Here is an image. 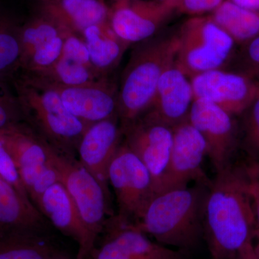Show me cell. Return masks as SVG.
<instances>
[{
	"label": "cell",
	"mask_w": 259,
	"mask_h": 259,
	"mask_svg": "<svg viewBox=\"0 0 259 259\" xmlns=\"http://www.w3.org/2000/svg\"><path fill=\"white\" fill-rule=\"evenodd\" d=\"M178 47L177 29L158 33L135 47L118 87V116L122 125L147 111L160 78L176 60Z\"/></svg>",
	"instance_id": "cell-3"
},
{
	"label": "cell",
	"mask_w": 259,
	"mask_h": 259,
	"mask_svg": "<svg viewBox=\"0 0 259 259\" xmlns=\"http://www.w3.org/2000/svg\"><path fill=\"white\" fill-rule=\"evenodd\" d=\"M12 82L24 120L51 146L73 155L90 125L71 113L45 80L20 73Z\"/></svg>",
	"instance_id": "cell-4"
},
{
	"label": "cell",
	"mask_w": 259,
	"mask_h": 259,
	"mask_svg": "<svg viewBox=\"0 0 259 259\" xmlns=\"http://www.w3.org/2000/svg\"><path fill=\"white\" fill-rule=\"evenodd\" d=\"M231 1L242 8H246L256 13L259 11V0H231Z\"/></svg>",
	"instance_id": "cell-35"
},
{
	"label": "cell",
	"mask_w": 259,
	"mask_h": 259,
	"mask_svg": "<svg viewBox=\"0 0 259 259\" xmlns=\"http://www.w3.org/2000/svg\"><path fill=\"white\" fill-rule=\"evenodd\" d=\"M0 176L16 189L24 197L30 199L13 158L0 139Z\"/></svg>",
	"instance_id": "cell-29"
},
{
	"label": "cell",
	"mask_w": 259,
	"mask_h": 259,
	"mask_svg": "<svg viewBox=\"0 0 259 259\" xmlns=\"http://www.w3.org/2000/svg\"><path fill=\"white\" fill-rule=\"evenodd\" d=\"M21 25L15 15L0 5V79L12 80L20 71Z\"/></svg>",
	"instance_id": "cell-25"
},
{
	"label": "cell",
	"mask_w": 259,
	"mask_h": 259,
	"mask_svg": "<svg viewBox=\"0 0 259 259\" xmlns=\"http://www.w3.org/2000/svg\"><path fill=\"white\" fill-rule=\"evenodd\" d=\"M123 142L148 168L156 185L166 171L173 145V128L141 116L122 125Z\"/></svg>",
	"instance_id": "cell-14"
},
{
	"label": "cell",
	"mask_w": 259,
	"mask_h": 259,
	"mask_svg": "<svg viewBox=\"0 0 259 259\" xmlns=\"http://www.w3.org/2000/svg\"><path fill=\"white\" fill-rule=\"evenodd\" d=\"M234 259H259L253 248V242H250L243 246Z\"/></svg>",
	"instance_id": "cell-34"
},
{
	"label": "cell",
	"mask_w": 259,
	"mask_h": 259,
	"mask_svg": "<svg viewBox=\"0 0 259 259\" xmlns=\"http://www.w3.org/2000/svg\"><path fill=\"white\" fill-rule=\"evenodd\" d=\"M8 81L0 79V100L9 98V97H14L15 95V92L10 90Z\"/></svg>",
	"instance_id": "cell-36"
},
{
	"label": "cell",
	"mask_w": 259,
	"mask_h": 259,
	"mask_svg": "<svg viewBox=\"0 0 259 259\" xmlns=\"http://www.w3.org/2000/svg\"><path fill=\"white\" fill-rule=\"evenodd\" d=\"M23 120V112L16 95L0 100V131Z\"/></svg>",
	"instance_id": "cell-30"
},
{
	"label": "cell",
	"mask_w": 259,
	"mask_h": 259,
	"mask_svg": "<svg viewBox=\"0 0 259 259\" xmlns=\"http://www.w3.org/2000/svg\"><path fill=\"white\" fill-rule=\"evenodd\" d=\"M246 171L249 176L253 177L259 182V160L253 161Z\"/></svg>",
	"instance_id": "cell-37"
},
{
	"label": "cell",
	"mask_w": 259,
	"mask_h": 259,
	"mask_svg": "<svg viewBox=\"0 0 259 259\" xmlns=\"http://www.w3.org/2000/svg\"><path fill=\"white\" fill-rule=\"evenodd\" d=\"M45 219L30 199L0 176V232H44Z\"/></svg>",
	"instance_id": "cell-21"
},
{
	"label": "cell",
	"mask_w": 259,
	"mask_h": 259,
	"mask_svg": "<svg viewBox=\"0 0 259 259\" xmlns=\"http://www.w3.org/2000/svg\"><path fill=\"white\" fill-rule=\"evenodd\" d=\"M193 101L191 80L175 61L162 74L153 101L141 116L173 128L188 120Z\"/></svg>",
	"instance_id": "cell-15"
},
{
	"label": "cell",
	"mask_w": 259,
	"mask_h": 259,
	"mask_svg": "<svg viewBox=\"0 0 259 259\" xmlns=\"http://www.w3.org/2000/svg\"><path fill=\"white\" fill-rule=\"evenodd\" d=\"M233 116L212 102L194 100L189 122L205 141L207 156L216 173L226 169L236 144V126Z\"/></svg>",
	"instance_id": "cell-11"
},
{
	"label": "cell",
	"mask_w": 259,
	"mask_h": 259,
	"mask_svg": "<svg viewBox=\"0 0 259 259\" xmlns=\"http://www.w3.org/2000/svg\"><path fill=\"white\" fill-rule=\"evenodd\" d=\"M225 0H182L177 12L190 16L210 14L217 9Z\"/></svg>",
	"instance_id": "cell-31"
},
{
	"label": "cell",
	"mask_w": 259,
	"mask_h": 259,
	"mask_svg": "<svg viewBox=\"0 0 259 259\" xmlns=\"http://www.w3.org/2000/svg\"><path fill=\"white\" fill-rule=\"evenodd\" d=\"M25 74L33 75L49 82L65 87L88 86L110 79V76H102L95 69L61 56L49 69Z\"/></svg>",
	"instance_id": "cell-26"
},
{
	"label": "cell",
	"mask_w": 259,
	"mask_h": 259,
	"mask_svg": "<svg viewBox=\"0 0 259 259\" xmlns=\"http://www.w3.org/2000/svg\"><path fill=\"white\" fill-rule=\"evenodd\" d=\"M119 116L91 124L80 139L76 152L81 164L107 188V170L122 144L123 129Z\"/></svg>",
	"instance_id": "cell-18"
},
{
	"label": "cell",
	"mask_w": 259,
	"mask_h": 259,
	"mask_svg": "<svg viewBox=\"0 0 259 259\" xmlns=\"http://www.w3.org/2000/svg\"><path fill=\"white\" fill-rule=\"evenodd\" d=\"M123 1V0H115V2Z\"/></svg>",
	"instance_id": "cell-40"
},
{
	"label": "cell",
	"mask_w": 259,
	"mask_h": 259,
	"mask_svg": "<svg viewBox=\"0 0 259 259\" xmlns=\"http://www.w3.org/2000/svg\"><path fill=\"white\" fill-rule=\"evenodd\" d=\"M112 225L95 259H185V252L152 241L132 227Z\"/></svg>",
	"instance_id": "cell-19"
},
{
	"label": "cell",
	"mask_w": 259,
	"mask_h": 259,
	"mask_svg": "<svg viewBox=\"0 0 259 259\" xmlns=\"http://www.w3.org/2000/svg\"><path fill=\"white\" fill-rule=\"evenodd\" d=\"M82 37L94 69L102 76H110L120 62L128 44L115 35L110 22L87 28Z\"/></svg>",
	"instance_id": "cell-22"
},
{
	"label": "cell",
	"mask_w": 259,
	"mask_h": 259,
	"mask_svg": "<svg viewBox=\"0 0 259 259\" xmlns=\"http://www.w3.org/2000/svg\"><path fill=\"white\" fill-rule=\"evenodd\" d=\"M35 11L51 19L67 33L81 37L87 28L110 22L111 15L103 0L40 2Z\"/></svg>",
	"instance_id": "cell-20"
},
{
	"label": "cell",
	"mask_w": 259,
	"mask_h": 259,
	"mask_svg": "<svg viewBox=\"0 0 259 259\" xmlns=\"http://www.w3.org/2000/svg\"><path fill=\"white\" fill-rule=\"evenodd\" d=\"M107 182L113 188L118 206L115 223H137L154 195V182L144 163L123 141L109 165Z\"/></svg>",
	"instance_id": "cell-7"
},
{
	"label": "cell",
	"mask_w": 259,
	"mask_h": 259,
	"mask_svg": "<svg viewBox=\"0 0 259 259\" xmlns=\"http://www.w3.org/2000/svg\"><path fill=\"white\" fill-rule=\"evenodd\" d=\"M175 7L156 0L116 2L111 9L110 23L116 35L125 44H139L161 31L172 15Z\"/></svg>",
	"instance_id": "cell-10"
},
{
	"label": "cell",
	"mask_w": 259,
	"mask_h": 259,
	"mask_svg": "<svg viewBox=\"0 0 259 259\" xmlns=\"http://www.w3.org/2000/svg\"><path fill=\"white\" fill-rule=\"evenodd\" d=\"M156 1L164 3V4L171 5V6L175 7L177 9H178V7L180 6L182 0H156Z\"/></svg>",
	"instance_id": "cell-38"
},
{
	"label": "cell",
	"mask_w": 259,
	"mask_h": 259,
	"mask_svg": "<svg viewBox=\"0 0 259 259\" xmlns=\"http://www.w3.org/2000/svg\"><path fill=\"white\" fill-rule=\"evenodd\" d=\"M244 53L247 64L259 68V35L248 42Z\"/></svg>",
	"instance_id": "cell-33"
},
{
	"label": "cell",
	"mask_w": 259,
	"mask_h": 259,
	"mask_svg": "<svg viewBox=\"0 0 259 259\" xmlns=\"http://www.w3.org/2000/svg\"><path fill=\"white\" fill-rule=\"evenodd\" d=\"M208 185L197 184L155 194L139 221L127 226L152 236L165 246L183 252L192 249L204 237Z\"/></svg>",
	"instance_id": "cell-2"
},
{
	"label": "cell",
	"mask_w": 259,
	"mask_h": 259,
	"mask_svg": "<svg viewBox=\"0 0 259 259\" xmlns=\"http://www.w3.org/2000/svg\"><path fill=\"white\" fill-rule=\"evenodd\" d=\"M44 232H0V259H68L46 238Z\"/></svg>",
	"instance_id": "cell-23"
},
{
	"label": "cell",
	"mask_w": 259,
	"mask_h": 259,
	"mask_svg": "<svg viewBox=\"0 0 259 259\" xmlns=\"http://www.w3.org/2000/svg\"><path fill=\"white\" fill-rule=\"evenodd\" d=\"M51 156L59 182L67 190L83 224L96 241L107 222V187L72 154L51 146Z\"/></svg>",
	"instance_id": "cell-8"
},
{
	"label": "cell",
	"mask_w": 259,
	"mask_h": 259,
	"mask_svg": "<svg viewBox=\"0 0 259 259\" xmlns=\"http://www.w3.org/2000/svg\"><path fill=\"white\" fill-rule=\"evenodd\" d=\"M194 100L212 102L232 115L246 110L258 95V88L243 75L215 69L191 78Z\"/></svg>",
	"instance_id": "cell-13"
},
{
	"label": "cell",
	"mask_w": 259,
	"mask_h": 259,
	"mask_svg": "<svg viewBox=\"0 0 259 259\" xmlns=\"http://www.w3.org/2000/svg\"><path fill=\"white\" fill-rule=\"evenodd\" d=\"M37 207L56 229L77 243L76 259H87L93 253L96 241L87 229L72 199L60 182L46 190Z\"/></svg>",
	"instance_id": "cell-16"
},
{
	"label": "cell",
	"mask_w": 259,
	"mask_h": 259,
	"mask_svg": "<svg viewBox=\"0 0 259 259\" xmlns=\"http://www.w3.org/2000/svg\"><path fill=\"white\" fill-rule=\"evenodd\" d=\"M173 134L169 161L154 194L187 187L192 182L207 185L210 183L202 169L207 148L202 135L189 120L173 127Z\"/></svg>",
	"instance_id": "cell-9"
},
{
	"label": "cell",
	"mask_w": 259,
	"mask_h": 259,
	"mask_svg": "<svg viewBox=\"0 0 259 259\" xmlns=\"http://www.w3.org/2000/svg\"><path fill=\"white\" fill-rule=\"evenodd\" d=\"M68 34L51 19L35 11L20 28V73L33 74L49 69L62 54Z\"/></svg>",
	"instance_id": "cell-12"
},
{
	"label": "cell",
	"mask_w": 259,
	"mask_h": 259,
	"mask_svg": "<svg viewBox=\"0 0 259 259\" xmlns=\"http://www.w3.org/2000/svg\"><path fill=\"white\" fill-rule=\"evenodd\" d=\"M0 139L16 165L30 200L37 207L46 190L59 182L50 145L23 120L2 130Z\"/></svg>",
	"instance_id": "cell-6"
},
{
	"label": "cell",
	"mask_w": 259,
	"mask_h": 259,
	"mask_svg": "<svg viewBox=\"0 0 259 259\" xmlns=\"http://www.w3.org/2000/svg\"><path fill=\"white\" fill-rule=\"evenodd\" d=\"M61 56L95 69L90 61L86 44L83 37L79 35L74 34H68L66 35L64 38Z\"/></svg>",
	"instance_id": "cell-28"
},
{
	"label": "cell",
	"mask_w": 259,
	"mask_h": 259,
	"mask_svg": "<svg viewBox=\"0 0 259 259\" xmlns=\"http://www.w3.org/2000/svg\"><path fill=\"white\" fill-rule=\"evenodd\" d=\"M255 212L248 176L232 166L216 173L207 187L204 237L212 259H234L253 242Z\"/></svg>",
	"instance_id": "cell-1"
},
{
	"label": "cell",
	"mask_w": 259,
	"mask_h": 259,
	"mask_svg": "<svg viewBox=\"0 0 259 259\" xmlns=\"http://www.w3.org/2000/svg\"><path fill=\"white\" fill-rule=\"evenodd\" d=\"M34 1H37V3H40V2L52 1V0H34Z\"/></svg>",
	"instance_id": "cell-39"
},
{
	"label": "cell",
	"mask_w": 259,
	"mask_h": 259,
	"mask_svg": "<svg viewBox=\"0 0 259 259\" xmlns=\"http://www.w3.org/2000/svg\"><path fill=\"white\" fill-rule=\"evenodd\" d=\"M235 42H249L259 35V14L225 0L209 15Z\"/></svg>",
	"instance_id": "cell-24"
},
{
	"label": "cell",
	"mask_w": 259,
	"mask_h": 259,
	"mask_svg": "<svg viewBox=\"0 0 259 259\" xmlns=\"http://www.w3.org/2000/svg\"><path fill=\"white\" fill-rule=\"evenodd\" d=\"M175 62L190 79L211 70L223 69L231 59L235 41L209 15L190 16L177 28Z\"/></svg>",
	"instance_id": "cell-5"
},
{
	"label": "cell",
	"mask_w": 259,
	"mask_h": 259,
	"mask_svg": "<svg viewBox=\"0 0 259 259\" xmlns=\"http://www.w3.org/2000/svg\"><path fill=\"white\" fill-rule=\"evenodd\" d=\"M248 188H249L250 194L253 201L255 212V228L254 233H253V245L257 256L259 258V182L249 175H248Z\"/></svg>",
	"instance_id": "cell-32"
},
{
	"label": "cell",
	"mask_w": 259,
	"mask_h": 259,
	"mask_svg": "<svg viewBox=\"0 0 259 259\" xmlns=\"http://www.w3.org/2000/svg\"><path fill=\"white\" fill-rule=\"evenodd\" d=\"M49 83L59 94L66 109L88 125L118 115V87L110 79L81 87Z\"/></svg>",
	"instance_id": "cell-17"
},
{
	"label": "cell",
	"mask_w": 259,
	"mask_h": 259,
	"mask_svg": "<svg viewBox=\"0 0 259 259\" xmlns=\"http://www.w3.org/2000/svg\"><path fill=\"white\" fill-rule=\"evenodd\" d=\"M246 110H248V112H247L245 122V146L247 151L253 158V161H258L259 160V93Z\"/></svg>",
	"instance_id": "cell-27"
}]
</instances>
